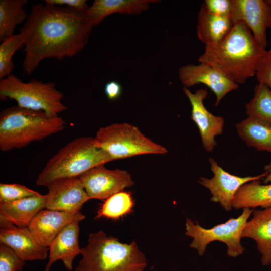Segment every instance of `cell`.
Wrapping results in <instances>:
<instances>
[{
    "instance_id": "6da1fadb",
    "label": "cell",
    "mask_w": 271,
    "mask_h": 271,
    "mask_svg": "<svg viewBox=\"0 0 271 271\" xmlns=\"http://www.w3.org/2000/svg\"><path fill=\"white\" fill-rule=\"evenodd\" d=\"M93 27L75 9L47 4L33 5L20 33L25 57L24 74L30 75L45 59L73 57L87 44Z\"/></svg>"
},
{
    "instance_id": "7a4b0ae2",
    "label": "cell",
    "mask_w": 271,
    "mask_h": 271,
    "mask_svg": "<svg viewBox=\"0 0 271 271\" xmlns=\"http://www.w3.org/2000/svg\"><path fill=\"white\" fill-rule=\"evenodd\" d=\"M266 51L247 26L238 22L219 43L205 46L198 61L212 66L238 85L255 75Z\"/></svg>"
},
{
    "instance_id": "3957f363",
    "label": "cell",
    "mask_w": 271,
    "mask_h": 271,
    "mask_svg": "<svg viewBox=\"0 0 271 271\" xmlns=\"http://www.w3.org/2000/svg\"><path fill=\"white\" fill-rule=\"evenodd\" d=\"M75 271H144L147 261L134 240L124 243L100 230L91 233Z\"/></svg>"
},
{
    "instance_id": "277c9868",
    "label": "cell",
    "mask_w": 271,
    "mask_h": 271,
    "mask_svg": "<svg viewBox=\"0 0 271 271\" xmlns=\"http://www.w3.org/2000/svg\"><path fill=\"white\" fill-rule=\"evenodd\" d=\"M60 116L52 117L43 111L12 106L0 114V149L7 152L23 148L66 128Z\"/></svg>"
},
{
    "instance_id": "5b68a950",
    "label": "cell",
    "mask_w": 271,
    "mask_h": 271,
    "mask_svg": "<svg viewBox=\"0 0 271 271\" xmlns=\"http://www.w3.org/2000/svg\"><path fill=\"white\" fill-rule=\"evenodd\" d=\"M112 161L107 153L96 147L94 138L79 137L68 143L49 160L36 184L47 187L57 180L79 178L92 168Z\"/></svg>"
},
{
    "instance_id": "8992f818",
    "label": "cell",
    "mask_w": 271,
    "mask_h": 271,
    "mask_svg": "<svg viewBox=\"0 0 271 271\" xmlns=\"http://www.w3.org/2000/svg\"><path fill=\"white\" fill-rule=\"evenodd\" d=\"M0 98L15 100L20 107L43 111L52 117L67 110L64 95L52 82L32 79L24 82L11 74L0 81Z\"/></svg>"
},
{
    "instance_id": "52a82bcc",
    "label": "cell",
    "mask_w": 271,
    "mask_h": 271,
    "mask_svg": "<svg viewBox=\"0 0 271 271\" xmlns=\"http://www.w3.org/2000/svg\"><path fill=\"white\" fill-rule=\"evenodd\" d=\"M96 147L107 153L113 160L144 154H165L164 146L146 137L128 123H115L101 127L94 137Z\"/></svg>"
},
{
    "instance_id": "ba28073f",
    "label": "cell",
    "mask_w": 271,
    "mask_h": 271,
    "mask_svg": "<svg viewBox=\"0 0 271 271\" xmlns=\"http://www.w3.org/2000/svg\"><path fill=\"white\" fill-rule=\"evenodd\" d=\"M253 211V209L244 208L238 217L231 218L210 228H204L198 222L195 223L186 218L185 234L193 238L190 247L196 249L199 255L202 256L209 243L218 241L226 244L229 256H239L245 250L241 243L242 231Z\"/></svg>"
},
{
    "instance_id": "9c48e42d",
    "label": "cell",
    "mask_w": 271,
    "mask_h": 271,
    "mask_svg": "<svg viewBox=\"0 0 271 271\" xmlns=\"http://www.w3.org/2000/svg\"><path fill=\"white\" fill-rule=\"evenodd\" d=\"M209 162L213 176L211 178L200 177L198 183L209 190L210 200L219 203L226 211L232 210L233 198L242 185L249 182L260 181L267 175L264 171L256 176L240 177L225 171L212 158H209Z\"/></svg>"
},
{
    "instance_id": "30bf717a",
    "label": "cell",
    "mask_w": 271,
    "mask_h": 271,
    "mask_svg": "<svg viewBox=\"0 0 271 271\" xmlns=\"http://www.w3.org/2000/svg\"><path fill=\"white\" fill-rule=\"evenodd\" d=\"M79 178L90 199L105 200L134 184L128 171L108 169L104 165L92 168Z\"/></svg>"
},
{
    "instance_id": "8fae6325",
    "label": "cell",
    "mask_w": 271,
    "mask_h": 271,
    "mask_svg": "<svg viewBox=\"0 0 271 271\" xmlns=\"http://www.w3.org/2000/svg\"><path fill=\"white\" fill-rule=\"evenodd\" d=\"M230 18L234 24L244 23L258 44L266 50V30L271 28V7L266 0H232Z\"/></svg>"
},
{
    "instance_id": "7c38bea8",
    "label": "cell",
    "mask_w": 271,
    "mask_h": 271,
    "mask_svg": "<svg viewBox=\"0 0 271 271\" xmlns=\"http://www.w3.org/2000/svg\"><path fill=\"white\" fill-rule=\"evenodd\" d=\"M183 91L190 103L191 118L199 129L203 147L206 152H211L217 145L215 138L223 131L224 118L214 115L205 107L203 101L208 96L207 89H199L192 93L183 87Z\"/></svg>"
},
{
    "instance_id": "4fadbf2b",
    "label": "cell",
    "mask_w": 271,
    "mask_h": 271,
    "mask_svg": "<svg viewBox=\"0 0 271 271\" xmlns=\"http://www.w3.org/2000/svg\"><path fill=\"white\" fill-rule=\"evenodd\" d=\"M178 76L183 87L188 88L203 84L209 88L216 97L215 106L219 105L228 93L238 88V84L206 63L183 65L178 70Z\"/></svg>"
},
{
    "instance_id": "5bb4252c",
    "label": "cell",
    "mask_w": 271,
    "mask_h": 271,
    "mask_svg": "<svg viewBox=\"0 0 271 271\" xmlns=\"http://www.w3.org/2000/svg\"><path fill=\"white\" fill-rule=\"evenodd\" d=\"M45 208L75 213L90 198L79 178L56 180L48 186Z\"/></svg>"
},
{
    "instance_id": "9a60e30c",
    "label": "cell",
    "mask_w": 271,
    "mask_h": 271,
    "mask_svg": "<svg viewBox=\"0 0 271 271\" xmlns=\"http://www.w3.org/2000/svg\"><path fill=\"white\" fill-rule=\"evenodd\" d=\"M0 224V243L10 247L24 260H43L48 257L49 248L41 244L28 227L2 220Z\"/></svg>"
},
{
    "instance_id": "2e32d148",
    "label": "cell",
    "mask_w": 271,
    "mask_h": 271,
    "mask_svg": "<svg viewBox=\"0 0 271 271\" xmlns=\"http://www.w3.org/2000/svg\"><path fill=\"white\" fill-rule=\"evenodd\" d=\"M85 218L80 212L70 213L45 208L34 217L28 228L41 244L49 248L66 226Z\"/></svg>"
},
{
    "instance_id": "e0dca14e",
    "label": "cell",
    "mask_w": 271,
    "mask_h": 271,
    "mask_svg": "<svg viewBox=\"0 0 271 271\" xmlns=\"http://www.w3.org/2000/svg\"><path fill=\"white\" fill-rule=\"evenodd\" d=\"M79 223L75 221L68 225L52 242L49 247L48 261L44 271H50L52 265L59 260L66 269H73L74 260L81 251L79 244Z\"/></svg>"
},
{
    "instance_id": "ac0fdd59",
    "label": "cell",
    "mask_w": 271,
    "mask_h": 271,
    "mask_svg": "<svg viewBox=\"0 0 271 271\" xmlns=\"http://www.w3.org/2000/svg\"><path fill=\"white\" fill-rule=\"evenodd\" d=\"M254 240L263 266L271 264V208L254 209L243 229L242 238Z\"/></svg>"
},
{
    "instance_id": "d6986e66",
    "label": "cell",
    "mask_w": 271,
    "mask_h": 271,
    "mask_svg": "<svg viewBox=\"0 0 271 271\" xmlns=\"http://www.w3.org/2000/svg\"><path fill=\"white\" fill-rule=\"evenodd\" d=\"M157 0H95L85 16L90 25L95 27L108 16L114 14L139 15L148 10Z\"/></svg>"
},
{
    "instance_id": "ffe728a7",
    "label": "cell",
    "mask_w": 271,
    "mask_h": 271,
    "mask_svg": "<svg viewBox=\"0 0 271 271\" xmlns=\"http://www.w3.org/2000/svg\"><path fill=\"white\" fill-rule=\"evenodd\" d=\"M46 195L0 203V220L17 226L27 227L34 217L45 208Z\"/></svg>"
},
{
    "instance_id": "44dd1931",
    "label": "cell",
    "mask_w": 271,
    "mask_h": 271,
    "mask_svg": "<svg viewBox=\"0 0 271 271\" xmlns=\"http://www.w3.org/2000/svg\"><path fill=\"white\" fill-rule=\"evenodd\" d=\"M197 37L205 46L216 45L230 32L234 24L230 17L220 16L209 12L203 3L198 14Z\"/></svg>"
},
{
    "instance_id": "7402d4cb",
    "label": "cell",
    "mask_w": 271,
    "mask_h": 271,
    "mask_svg": "<svg viewBox=\"0 0 271 271\" xmlns=\"http://www.w3.org/2000/svg\"><path fill=\"white\" fill-rule=\"evenodd\" d=\"M239 138L249 147L271 154V125L248 116L236 124Z\"/></svg>"
},
{
    "instance_id": "603a6c76",
    "label": "cell",
    "mask_w": 271,
    "mask_h": 271,
    "mask_svg": "<svg viewBox=\"0 0 271 271\" xmlns=\"http://www.w3.org/2000/svg\"><path fill=\"white\" fill-rule=\"evenodd\" d=\"M232 207L235 209L271 208V183L261 184L257 180L244 184L234 196Z\"/></svg>"
},
{
    "instance_id": "cb8c5ba5",
    "label": "cell",
    "mask_w": 271,
    "mask_h": 271,
    "mask_svg": "<svg viewBox=\"0 0 271 271\" xmlns=\"http://www.w3.org/2000/svg\"><path fill=\"white\" fill-rule=\"evenodd\" d=\"M27 0L0 1V41L11 37L17 26L26 20Z\"/></svg>"
},
{
    "instance_id": "d4e9b609",
    "label": "cell",
    "mask_w": 271,
    "mask_h": 271,
    "mask_svg": "<svg viewBox=\"0 0 271 271\" xmlns=\"http://www.w3.org/2000/svg\"><path fill=\"white\" fill-rule=\"evenodd\" d=\"M134 200L132 193L121 191L105 199L97 211L95 219L118 220L132 212Z\"/></svg>"
},
{
    "instance_id": "484cf974",
    "label": "cell",
    "mask_w": 271,
    "mask_h": 271,
    "mask_svg": "<svg viewBox=\"0 0 271 271\" xmlns=\"http://www.w3.org/2000/svg\"><path fill=\"white\" fill-rule=\"evenodd\" d=\"M248 116L271 125V90L262 83L255 87L253 98L245 105Z\"/></svg>"
},
{
    "instance_id": "4316f807",
    "label": "cell",
    "mask_w": 271,
    "mask_h": 271,
    "mask_svg": "<svg viewBox=\"0 0 271 271\" xmlns=\"http://www.w3.org/2000/svg\"><path fill=\"white\" fill-rule=\"evenodd\" d=\"M22 46H24V41L20 33L14 34L2 41L0 45L1 79L12 74L14 69L13 56Z\"/></svg>"
},
{
    "instance_id": "83f0119b",
    "label": "cell",
    "mask_w": 271,
    "mask_h": 271,
    "mask_svg": "<svg viewBox=\"0 0 271 271\" xmlns=\"http://www.w3.org/2000/svg\"><path fill=\"white\" fill-rule=\"evenodd\" d=\"M40 194L23 185L0 184V203L12 202Z\"/></svg>"
},
{
    "instance_id": "f1b7e54d",
    "label": "cell",
    "mask_w": 271,
    "mask_h": 271,
    "mask_svg": "<svg viewBox=\"0 0 271 271\" xmlns=\"http://www.w3.org/2000/svg\"><path fill=\"white\" fill-rule=\"evenodd\" d=\"M25 262L10 247L0 243V271L22 270Z\"/></svg>"
},
{
    "instance_id": "f546056e",
    "label": "cell",
    "mask_w": 271,
    "mask_h": 271,
    "mask_svg": "<svg viewBox=\"0 0 271 271\" xmlns=\"http://www.w3.org/2000/svg\"><path fill=\"white\" fill-rule=\"evenodd\" d=\"M255 76L258 83L265 84L271 90V48L266 51Z\"/></svg>"
},
{
    "instance_id": "4dcf8cb0",
    "label": "cell",
    "mask_w": 271,
    "mask_h": 271,
    "mask_svg": "<svg viewBox=\"0 0 271 271\" xmlns=\"http://www.w3.org/2000/svg\"><path fill=\"white\" fill-rule=\"evenodd\" d=\"M203 4L211 13L220 16L230 17L232 0H205Z\"/></svg>"
},
{
    "instance_id": "1f68e13d",
    "label": "cell",
    "mask_w": 271,
    "mask_h": 271,
    "mask_svg": "<svg viewBox=\"0 0 271 271\" xmlns=\"http://www.w3.org/2000/svg\"><path fill=\"white\" fill-rule=\"evenodd\" d=\"M46 4L72 8L85 14L89 6L86 0H46Z\"/></svg>"
},
{
    "instance_id": "d6a6232c",
    "label": "cell",
    "mask_w": 271,
    "mask_h": 271,
    "mask_svg": "<svg viewBox=\"0 0 271 271\" xmlns=\"http://www.w3.org/2000/svg\"><path fill=\"white\" fill-rule=\"evenodd\" d=\"M104 92L109 99L111 100H116L121 96L122 88L119 82L111 81L106 84Z\"/></svg>"
},
{
    "instance_id": "836d02e7",
    "label": "cell",
    "mask_w": 271,
    "mask_h": 271,
    "mask_svg": "<svg viewBox=\"0 0 271 271\" xmlns=\"http://www.w3.org/2000/svg\"><path fill=\"white\" fill-rule=\"evenodd\" d=\"M264 171L267 173L266 176L263 179L264 184L271 183V161L264 168Z\"/></svg>"
},
{
    "instance_id": "e575fe53",
    "label": "cell",
    "mask_w": 271,
    "mask_h": 271,
    "mask_svg": "<svg viewBox=\"0 0 271 271\" xmlns=\"http://www.w3.org/2000/svg\"><path fill=\"white\" fill-rule=\"evenodd\" d=\"M266 1L271 7V0H266Z\"/></svg>"
}]
</instances>
